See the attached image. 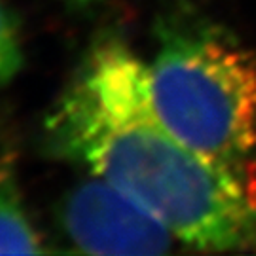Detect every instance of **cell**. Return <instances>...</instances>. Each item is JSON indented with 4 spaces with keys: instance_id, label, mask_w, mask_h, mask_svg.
<instances>
[{
    "instance_id": "cell-6",
    "label": "cell",
    "mask_w": 256,
    "mask_h": 256,
    "mask_svg": "<svg viewBox=\"0 0 256 256\" xmlns=\"http://www.w3.org/2000/svg\"><path fill=\"white\" fill-rule=\"evenodd\" d=\"M63 2L74 10H90V8H95V6L102 4L104 0H63Z\"/></svg>"
},
{
    "instance_id": "cell-1",
    "label": "cell",
    "mask_w": 256,
    "mask_h": 256,
    "mask_svg": "<svg viewBox=\"0 0 256 256\" xmlns=\"http://www.w3.org/2000/svg\"><path fill=\"white\" fill-rule=\"evenodd\" d=\"M44 138L50 154L128 194L186 245H256V169L214 164L174 137L156 114L146 64L120 38L88 52L50 110Z\"/></svg>"
},
{
    "instance_id": "cell-2",
    "label": "cell",
    "mask_w": 256,
    "mask_h": 256,
    "mask_svg": "<svg viewBox=\"0 0 256 256\" xmlns=\"http://www.w3.org/2000/svg\"><path fill=\"white\" fill-rule=\"evenodd\" d=\"M156 114L194 152L256 169V55L226 28L176 12L158 25L146 64Z\"/></svg>"
},
{
    "instance_id": "cell-3",
    "label": "cell",
    "mask_w": 256,
    "mask_h": 256,
    "mask_svg": "<svg viewBox=\"0 0 256 256\" xmlns=\"http://www.w3.org/2000/svg\"><path fill=\"white\" fill-rule=\"evenodd\" d=\"M61 228L74 250L88 254H162L176 239L150 210L95 174L64 198Z\"/></svg>"
},
{
    "instance_id": "cell-5",
    "label": "cell",
    "mask_w": 256,
    "mask_h": 256,
    "mask_svg": "<svg viewBox=\"0 0 256 256\" xmlns=\"http://www.w3.org/2000/svg\"><path fill=\"white\" fill-rule=\"evenodd\" d=\"M23 64V52L16 23L10 12L0 2V88L19 72Z\"/></svg>"
},
{
    "instance_id": "cell-4",
    "label": "cell",
    "mask_w": 256,
    "mask_h": 256,
    "mask_svg": "<svg viewBox=\"0 0 256 256\" xmlns=\"http://www.w3.org/2000/svg\"><path fill=\"white\" fill-rule=\"evenodd\" d=\"M48 247L28 216L16 167L0 158V254H42Z\"/></svg>"
}]
</instances>
